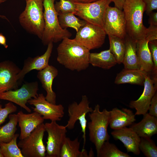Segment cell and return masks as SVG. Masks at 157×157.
Returning <instances> with one entry per match:
<instances>
[{
  "label": "cell",
  "instance_id": "1",
  "mask_svg": "<svg viewBox=\"0 0 157 157\" xmlns=\"http://www.w3.org/2000/svg\"><path fill=\"white\" fill-rule=\"evenodd\" d=\"M57 51V61L66 68L80 72L89 67L90 51L74 39H63Z\"/></svg>",
  "mask_w": 157,
  "mask_h": 157
},
{
  "label": "cell",
  "instance_id": "2",
  "mask_svg": "<svg viewBox=\"0 0 157 157\" xmlns=\"http://www.w3.org/2000/svg\"><path fill=\"white\" fill-rule=\"evenodd\" d=\"M145 8L142 0H125L123 5L127 34L136 41L146 37L147 28L143 23Z\"/></svg>",
  "mask_w": 157,
  "mask_h": 157
},
{
  "label": "cell",
  "instance_id": "3",
  "mask_svg": "<svg viewBox=\"0 0 157 157\" xmlns=\"http://www.w3.org/2000/svg\"><path fill=\"white\" fill-rule=\"evenodd\" d=\"M55 0H43L44 28L41 40L44 45L56 43L65 38H69L72 34L67 29L60 26L58 13L54 7Z\"/></svg>",
  "mask_w": 157,
  "mask_h": 157
},
{
  "label": "cell",
  "instance_id": "4",
  "mask_svg": "<svg viewBox=\"0 0 157 157\" xmlns=\"http://www.w3.org/2000/svg\"><path fill=\"white\" fill-rule=\"evenodd\" d=\"M43 0H28L24 10L19 19L22 27L27 32L41 40L44 29Z\"/></svg>",
  "mask_w": 157,
  "mask_h": 157
},
{
  "label": "cell",
  "instance_id": "5",
  "mask_svg": "<svg viewBox=\"0 0 157 157\" xmlns=\"http://www.w3.org/2000/svg\"><path fill=\"white\" fill-rule=\"evenodd\" d=\"M99 105L97 104L92 111L89 113L90 121L88 124L89 140L94 144L97 153L103 144L109 141L110 137L107 129L109 124L110 112L106 109L101 111Z\"/></svg>",
  "mask_w": 157,
  "mask_h": 157
},
{
  "label": "cell",
  "instance_id": "6",
  "mask_svg": "<svg viewBox=\"0 0 157 157\" xmlns=\"http://www.w3.org/2000/svg\"><path fill=\"white\" fill-rule=\"evenodd\" d=\"M45 131L44 124H41L27 137L17 144L24 157H46V147L43 138Z\"/></svg>",
  "mask_w": 157,
  "mask_h": 157
},
{
  "label": "cell",
  "instance_id": "7",
  "mask_svg": "<svg viewBox=\"0 0 157 157\" xmlns=\"http://www.w3.org/2000/svg\"><path fill=\"white\" fill-rule=\"evenodd\" d=\"M111 2V0H99L88 3L76 2L74 15L87 22L102 28L105 11Z\"/></svg>",
  "mask_w": 157,
  "mask_h": 157
},
{
  "label": "cell",
  "instance_id": "8",
  "mask_svg": "<svg viewBox=\"0 0 157 157\" xmlns=\"http://www.w3.org/2000/svg\"><path fill=\"white\" fill-rule=\"evenodd\" d=\"M102 28L106 34L124 39L127 34L126 20L122 10L108 6L104 14Z\"/></svg>",
  "mask_w": 157,
  "mask_h": 157
},
{
  "label": "cell",
  "instance_id": "9",
  "mask_svg": "<svg viewBox=\"0 0 157 157\" xmlns=\"http://www.w3.org/2000/svg\"><path fill=\"white\" fill-rule=\"evenodd\" d=\"M90 103L86 95H83L82 96L81 100L79 104L74 101L68 107L69 118L65 126L69 129H72L74 128L77 121H79L81 132L83 133V146L82 149H84L86 142V131L87 122L86 115L88 113L91 112L93 110L89 106Z\"/></svg>",
  "mask_w": 157,
  "mask_h": 157
},
{
  "label": "cell",
  "instance_id": "10",
  "mask_svg": "<svg viewBox=\"0 0 157 157\" xmlns=\"http://www.w3.org/2000/svg\"><path fill=\"white\" fill-rule=\"evenodd\" d=\"M106 35L102 28L86 22L76 32L74 39L90 51L101 47Z\"/></svg>",
  "mask_w": 157,
  "mask_h": 157
},
{
  "label": "cell",
  "instance_id": "11",
  "mask_svg": "<svg viewBox=\"0 0 157 157\" xmlns=\"http://www.w3.org/2000/svg\"><path fill=\"white\" fill-rule=\"evenodd\" d=\"M38 84L37 81L26 82L19 89L11 90L0 94V99L14 103L30 113L31 109L26 104L31 98L38 96Z\"/></svg>",
  "mask_w": 157,
  "mask_h": 157
},
{
  "label": "cell",
  "instance_id": "12",
  "mask_svg": "<svg viewBox=\"0 0 157 157\" xmlns=\"http://www.w3.org/2000/svg\"><path fill=\"white\" fill-rule=\"evenodd\" d=\"M44 126L48 134L46 157H60L61 148L66 137L67 128L56 121L46 123Z\"/></svg>",
  "mask_w": 157,
  "mask_h": 157
},
{
  "label": "cell",
  "instance_id": "13",
  "mask_svg": "<svg viewBox=\"0 0 157 157\" xmlns=\"http://www.w3.org/2000/svg\"><path fill=\"white\" fill-rule=\"evenodd\" d=\"M32 108L33 111L41 115L44 119H49L51 121L61 120L63 117L64 107L61 104H53L47 101L42 93L39 94L35 98H31L27 101Z\"/></svg>",
  "mask_w": 157,
  "mask_h": 157
},
{
  "label": "cell",
  "instance_id": "14",
  "mask_svg": "<svg viewBox=\"0 0 157 157\" xmlns=\"http://www.w3.org/2000/svg\"><path fill=\"white\" fill-rule=\"evenodd\" d=\"M143 92L140 97L136 100L131 101L129 106L136 110L135 115H143L147 113L151 99L156 92L157 83L147 74L145 76Z\"/></svg>",
  "mask_w": 157,
  "mask_h": 157
},
{
  "label": "cell",
  "instance_id": "15",
  "mask_svg": "<svg viewBox=\"0 0 157 157\" xmlns=\"http://www.w3.org/2000/svg\"><path fill=\"white\" fill-rule=\"evenodd\" d=\"M21 69L11 61L0 62V94L18 88L19 83L16 76Z\"/></svg>",
  "mask_w": 157,
  "mask_h": 157
},
{
  "label": "cell",
  "instance_id": "16",
  "mask_svg": "<svg viewBox=\"0 0 157 157\" xmlns=\"http://www.w3.org/2000/svg\"><path fill=\"white\" fill-rule=\"evenodd\" d=\"M47 45V50L43 54L33 58L29 57L25 60L22 69L16 76V79L19 84L28 72L33 70H41L49 65V61L53 47V43L50 42Z\"/></svg>",
  "mask_w": 157,
  "mask_h": 157
},
{
  "label": "cell",
  "instance_id": "17",
  "mask_svg": "<svg viewBox=\"0 0 157 157\" xmlns=\"http://www.w3.org/2000/svg\"><path fill=\"white\" fill-rule=\"evenodd\" d=\"M111 134L115 139L119 140L123 143L128 152L136 155L140 154L139 145L140 137L131 128L126 127L114 130Z\"/></svg>",
  "mask_w": 157,
  "mask_h": 157
},
{
  "label": "cell",
  "instance_id": "18",
  "mask_svg": "<svg viewBox=\"0 0 157 157\" xmlns=\"http://www.w3.org/2000/svg\"><path fill=\"white\" fill-rule=\"evenodd\" d=\"M17 115L19 126L20 128V140L28 136L38 126L43 123L44 121L42 116L35 112L25 114L20 111Z\"/></svg>",
  "mask_w": 157,
  "mask_h": 157
},
{
  "label": "cell",
  "instance_id": "19",
  "mask_svg": "<svg viewBox=\"0 0 157 157\" xmlns=\"http://www.w3.org/2000/svg\"><path fill=\"white\" fill-rule=\"evenodd\" d=\"M58 74V71L54 67L49 65L38 72L37 76L41 83L42 86L47 92L46 100L53 104H56V95L52 88L54 78Z\"/></svg>",
  "mask_w": 157,
  "mask_h": 157
},
{
  "label": "cell",
  "instance_id": "20",
  "mask_svg": "<svg viewBox=\"0 0 157 157\" xmlns=\"http://www.w3.org/2000/svg\"><path fill=\"white\" fill-rule=\"evenodd\" d=\"M110 112L109 125L114 130L130 126L136 121L135 115L130 109L115 108Z\"/></svg>",
  "mask_w": 157,
  "mask_h": 157
},
{
  "label": "cell",
  "instance_id": "21",
  "mask_svg": "<svg viewBox=\"0 0 157 157\" xmlns=\"http://www.w3.org/2000/svg\"><path fill=\"white\" fill-rule=\"evenodd\" d=\"M149 42L145 38L137 41L136 51L140 69L150 76L154 69V65L148 46Z\"/></svg>",
  "mask_w": 157,
  "mask_h": 157
},
{
  "label": "cell",
  "instance_id": "22",
  "mask_svg": "<svg viewBox=\"0 0 157 157\" xmlns=\"http://www.w3.org/2000/svg\"><path fill=\"white\" fill-rule=\"evenodd\" d=\"M130 127L140 137L151 138L157 133V117L147 113L140 122L132 124Z\"/></svg>",
  "mask_w": 157,
  "mask_h": 157
},
{
  "label": "cell",
  "instance_id": "23",
  "mask_svg": "<svg viewBox=\"0 0 157 157\" xmlns=\"http://www.w3.org/2000/svg\"><path fill=\"white\" fill-rule=\"evenodd\" d=\"M146 74L140 69L124 68L117 74L114 83L117 84L129 83L143 86Z\"/></svg>",
  "mask_w": 157,
  "mask_h": 157
},
{
  "label": "cell",
  "instance_id": "24",
  "mask_svg": "<svg viewBox=\"0 0 157 157\" xmlns=\"http://www.w3.org/2000/svg\"><path fill=\"white\" fill-rule=\"evenodd\" d=\"M89 63L94 67L108 69L115 65L117 61L109 49L99 53H90Z\"/></svg>",
  "mask_w": 157,
  "mask_h": 157
},
{
  "label": "cell",
  "instance_id": "25",
  "mask_svg": "<svg viewBox=\"0 0 157 157\" xmlns=\"http://www.w3.org/2000/svg\"><path fill=\"white\" fill-rule=\"evenodd\" d=\"M124 40L125 50L122 63L124 68L140 69L136 51L137 41L127 34Z\"/></svg>",
  "mask_w": 157,
  "mask_h": 157
},
{
  "label": "cell",
  "instance_id": "26",
  "mask_svg": "<svg viewBox=\"0 0 157 157\" xmlns=\"http://www.w3.org/2000/svg\"><path fill=\"white\" fill-rule=\"evenodd\" d=\"M80 142L78 137L71 140L66 137L62 147L60 157H90L86 150H79Z\"/></svg>",
  "mask_w": 157,
  "mask_h": 157
},
{
  "label": "cell",
  "instance_id": "27",
  "mask_svg": "<svg viewBox=\"0 0 157 157\" xmlns=\"http://www.w3.org/2000/svg\"><path fill=\"white\" fill-rule=\"evenodd\" d=\"M8 118L9 120L8 122L0 128V142H10L14 137L17 130V115L10 114L9 115Z\"/></svg>",
  "mask_w": 157,
  "mask_h": 157
},
{
  "label": "cell",
  "instance_id": "28",
  "mask_svg": "<svg viewBox=\"0 0 157 157\" xmlns=\"http://www.w3.org/2000/svg\"><path fill=\"white\" fill-rule=\"evenodd\" d=\"M58 17L59 24L62 28H72L76 32L86 23L84 20H80L76 17L72 13H58Z\"/></svg>",
  "mask_w": 157,
  "mask_h": 157
},
{
  "label": "cell",
  "instance_id": "29",
  "mask_svg": "<svg viewBox=\"0 0 157 157\" xmlns=\"http://www.w3.org/2000/svg\"><path fill=\"white\" fill-rule=\"evenodd\" d=\"M109 49L115 57L117 63H122L125 50L124 39L112 35H108Z\"/></svg>",
  "mask_w": 157,
  "mask_h": 157
},
{
  "label": "cell",
  "instance_id": "30",
  "mask_svg": "<svg viewBox=\"0 0 157 157\" xmlns=\"http://www.w3.org/2000/svg\"><path fill=\"white\" fill-rule=\"evenodd\" d=\"M19 135V134H15L8 142H0V152L4 157H24L17 144V139Z\"/></svg>",
  "mask_w": 157,
  "mask_h": 157
},
{
  "label": "cell",
  "instance_id": "31",
  "mask_svg": "<svg viewBox=\"0 0 157 157\" xmlns=\"http://www.w3.org/2000/svg\"><path fill=\"white\" fill-rule=\"evenodd\" d=\"M97 157H130L126 153L120 150L114 144L109 141H105L97 153Z\"/></svg>",
  "mask_w": 157,
  "mask_h": 157
},
{
  "label": "cell",
  "instance_id": "32",
  "mask_svg": "<svg viewBox=\"0 0 157 157\" xmlns=\"http://www.w3.org/2000/svg\"><path fill=\"white\" fill-rule=\"evenodd\" d=\"M139 147L146 157H157V147L151 138H140Z\"/></svg>",
  "mask_w": 157,
  "mask_h": 157
},
{
  "label": "cell",
  "instance_id": "33",
  "mask_svg": "<svg viewBox=\"0 0 157 157\" xmlns=\"http://www.w3.org/2000/svg\"><path fill=\"white\" fill-rule=\"evenodd\" d=\"M55 9L58 13H75L76 2L74 0H60L54 4Z\"/></svg>",
  "mask_w": 157,
  "mask_h": 157
},
{
  "label": "cell",
  "instance_id": "34",
  "mask_svg": "<svg viewBox=\"0 0 157 157\" xmlns=\"http://www.w3.org/2000/svg\"><path fill=\"white\" fill-rule=\"evenodd\" d=\"M148 46L154 65V69L150 76L155 80H157V40L149 41Z\"/></svg>",
  "mask_w": 157,
  "mask_h": 157
},
{
  "label": "cell",
  "instance_id": "35",
  "mask_svg": "<svg viewBox=\"0 0 157 157\" xmlns=\"http://www.w3.org/2000/svg\"><path fill=\"white\" fill-rule=\"evenodd\" d=\"M17 109L16 106L10 101L5 104L4 108L0 104V125L5 121L9 114L16 112Z\"/></svg>",
  "mask_w": 157,
  "mask_h": 157
},
{
  "label": "cell",
  "instance_id": "36",
  "mask_svg": "<svg viewBox=\"0 0 157 157\" xmlns=\"http://www.w3.org/2000/svg\"><path fill=\"white\" fill-rule=\"evenodd\" d=\"M145 38L149 41L157 40V26L150 25L147 28Z\"/></svg>",
  "mask_w": 157,
  "mask_h": 157
},
{
  "label": "cell",
  "instance_id": "37",
  "mask_svg": "<svg viewBox=\"0 0 157 157\" xmlns=\"http://www.w3.org/2000/svg\"><path fill=\"white\" fill-rule=\"evenodd\" d=\"M145 4V11L149 15L154 10L157 9V0H142Z\"/></svg>",
  "mask_w": 157,
  "mask_h": 157
},
{
  "label": "cell",
  "instance_id": "38",
  "mask_svg": "<svg viewBox=\"0 0 157 157\" xmlns=\"http://www.w3.org/2000/svg\"><path fill=\"white\" fill-rule=\"evenodd\" d=\"M149 113L151 115L157 117V93L153 97L149 106Z\"/></svg>",
  "mask_w": 157,
  "mask_h": 157
},
{
  "label": "cell",
  "instance_id": "39",
  "mask_svg": "<svg viewBox=\"0 0 157 157\" xmlns=\"http://www.w3.org/2000/svg\"><path fill=\"white\" fill-rule=\"evenodd\" d=\"M148 15L149 22L150 25L157 26V12L152 11Z\"/></svg>",
  "mask_w": 157,
  "mask_h": 157
},
{
  "label": "cell",
  "instance_id": "40",
  "mask_svg": "<svg viewBox=\"0 0 157 157\" xmlns=\"http://www.w3.org/2000/svg\"><path fill=\"white\" fill-rule=\"evenodd\" d=\"M125 0H111L115 4V7L122 10L123 6Z\"/></svg>",
  "mask_w": 157,
  "mask_h": 157
},
{
  "label": "cell",
  "instance_id": "41",
  "mask_svg": "<svg viewBox=\"0 0 157 157\" xmlns=\"http://www.w3.org/2000/svg\"><path fill=\"white\" fill-rule=\"evenodd\" d=\"M0 44L3 45L6 48H7L8 47L6 44V38L1 33H0Z\"/></svg>",
  "mask_w": 157,
  "mask_h": 157
},
{
  "label": "cell",
  "instance_id": "42",
  "mask_svg": "<svg viewBox=\"0 0 157 157\" xmlns=\"http://www.w3.org/2000/svg\"><path fill=\"white\" fill-rule=\"evenodd\" d=\"M77 3H88L98 1L99 0H74Z\"/></svg>",
  "mask_w": 157,
  "mask_h": 157
},
{
  "label": "cell",
  "instance_id": "43",
  "mask_svg": "<svg viewBox=\"0 0 157 157\" xmlns=\"http://www.w3.org/2000/svg\"><path fill=\"white\" fill-rule=\"evenodd\" d=\"M6 0H0V3H2L4 2L5 1H6ZM0 17L3 18V19H7V20H8L6 18V17L4 15H0Z\"/></svg>",
  "mask_w": 157,
  "mask_h": 157
},
{
  "label": "cell",
  "instance_id": "44",
  "mask_svg": "<svg viewBox=\"0 0 157 157\" xmlns=\"http://www.w3.org/2000/svg\"><path fill=\"white\" fill-rule=\"evenodd\" d=\"M0 157H4L2 154L0 152Z\"/></svg>",
  "mask_w": 157,
  "mask_h": 157
},
{
  "label": "cell",
  "instance_id": "45",
  "mask_svg": "<svg viewBox=\"0 0 157 157\" xmlns=\"http://www.w3.org/2000/svg\"><path fill=\"white\" fill-rule=\"evenodd\" d=\"M26 1H27V0H25Z\"/></svg>",
  "mask_w": 157,
  "mask_h": 157
}]
</instances>
